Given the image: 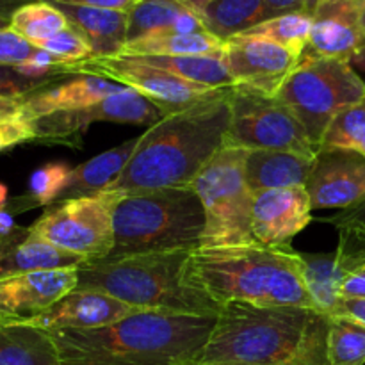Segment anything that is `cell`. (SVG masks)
Masks as SVG:
<instances>
[{"label":"cell","mask_w":365,"mask_h":365,"mask_svg":"<svg viewBox=\"0 0 365 365\" xmlns=\"http://www.w3.org/2000/svg\"><path fill=\"white\" fill-rule=\"evenodd\" d=\"M330 317L305 307L223 303L196 362L217 365H328Z\"/></svg>","instance_id":"1"},{"label":"cell","mask_w":365,"mask_h":365,"mask_svg":"<svg viewBox=\"0 0 365 365\" xmlns=\"http://www.w3.org/2000/svg\"><path fill=\"white\" fill-rule=\"evenodd\" d=\"M230 125V88L168 114L138 138V146L110 192L187 187L225 146Z\"/></svg>","instance_id":"2"},{"label":"cell","mask_w":365,"mask_h":365,"mask_svg":"<svg viewBox=\"0 0 365 365\" xmlns=\"http://www.w3.org/2000/svg\"><path fill=\"white\" fill-rule=\"evenodd\" d=\"M216 317L138 310L91 330L48 331L61 365H184L205 348Z\"/></svg>","instance_id":"3"},{"label":"cell","mask_w":365,"mask_h":365,"mask_svg":"<svg viewBox=\"0 0 365 365\" xmlns=\"http://www.w3.org/2000/svg\"><path fill=\"white\" fill-rule=\"evenodd\" d=\"M196 250L145 253L77 267V291H98L139 310L217 317L221 305L205 287Z\"/></svg>","instance_id":"4"},{"label":"cell","mask_w":365,"mask_h":365,"mask_svg":"<svg viewBox=\"0 0 365 365\" xmlns=\"http://www.w3.org/2000/svg\"><path fill=\"white\" fill-rule=\"evenodd\" d=\"M195 259L203 284L221 305L245 302L316 309L307 291L303 260L291 245L200 248Z\"/></svg>","instance_id":"5"},{"label":"cell","mask_w":365,"mask_h":365,"mask_svg":"<svg viewBox=\"0 0 365 365\" xmlns=\"http://www.w3.org/2000/svg\"><path fill=\"white\" fill-rule=\"evenodd\" d=\"M114 196V246L103 260L202 246L205 210L192 185Z\"/></svg>","instance_id":"6"},{"label":"cell","mask_w":365,"mask_h":365,"mask_svg":"<svg viewBox=\"0 0 365 365\" xmlns=\"http://www.w3.org/2000/svg\"><path fill=\"white\" fill-rule=\"evenodd\" d=\"M274 96L302 121L319 152L331 120L365 98V82L349 61L317 56L305 48Z\"/></svg>","instance_id":"7"},{"label":"cell","mask_w":365,"mask_h":365,"mask_svg":"<svg viewBox=\"0 0 365 365\" xmlns=\"http://www.w3.org/2000/svg\"><path fill=\"white\" fill-rule=\"evenodd\" d=\"M246 155L248 150L223 146L191 184L205 210L200 248L257 242L252 232L255 195L246 182Z\"/></svg>","instance_id":"8"},{"label":"cell","mask_w":365,"mask_h":365,"mask_svg":"<svg viewBox=\"0 0 365 365\" xmlns=\"http://www.w3.org/2000/svg\"><path fill=\"white\" fill-rule=\"evenodd\" d=\"M225 146L245 150H284L316 157L302 121L277 98L246 86L230 88V125Z\"/></svg>","instance_id":"9"},{"label":"cell","mask_w":365,"mask_h":365,"mask_svg":"<svg viewBox=\"0 0 365 365\" xmlns=\"http://www.w3.org/2000/svg\"><path fill=\"white\" fill-rule=\"evenodd\" d=\"M114 192L100 191L59 200L29 228L57 248L84 259V262H98L109 257L114 246Z\"/></svg>","instance_id":"10"},{"label":"cell","mask_w":365,"mask_h":365,"mask_svg":"<svg viewBox=\"0 0 365 365\" xmlns=\"http://www.w3.org/2000/svg\"><path fill=\"white\" fill-rule=\"evenodd\" d=\"M75 73L96 75V77L109 78L118 84L135 89L143 96L157 103L166 114L187 109L220 91V89L184 81L177 75H171L125 56L93 57V59L78 61V63H64L59 70V75Z\"/></svg>","instance_id":"11"},{"label":"cell","mask_w":365,"mask_h":365,"mask_svg":"<svg viewBox=\"0 0 365 365\" xmlns=\"http://www.w3.org/2000/svg\"><path fill=\"white\" fill-rule=\"evenodd\" d=\"M168 114L157 103L143 96L135 89L127 88L107 96L95 106L66 113L48 114L32 121L34 139L39 141L73 143L78 141L82 132L95 121H114V123L152 125L159 123Z\"/></svg>","instance_id":"12"},{"label":"cell","mask_w":365,"mask_h":365,"mask_svg":"<svg viewBox=\"0 0 365 365\" xmlns=\"http://www.w3.org/2000/svg\"><path fill=\"white\" fill-rule=\"evenodd\" d=\"M221 57L235 86H246L269 96L277 95L299 61V56L284 46L248 36L225 41Z\"/></svg>","instance_id":"13"},{"label":"cell","mask_w":365,"mask_h":365,"mask_svg":"<svg viewBox=\"0 0 365 365\" xmlns=\"http://www.w3.org/2000/svg\"><path fill=\"white\" fill-rule=\"evenodd\" d=\"M305 187L312 210L356 205L365 200V155L356 150L321 148Z\"/></svg>","instance_id":"14"},{"label":"cell","mask_w":365,"mask_h":365,"mask_svg":"<svg viewBox=\"0 0 365 365\" xmlns=\"http://www.w3.org/2000/svg\"><path fill=\"white\" fill-rule=\"evenodd\" d=\"M77 287V267L0 280V323H29Z\"/></svg>","instance_id":"15"},{"label":"cell","mask_w":365,"mask_h":365,"mask_svg":"<svg viewBox=\"0 0 365 365\" xmlns=\"http://www.w3.org/2000/svg\"><path fill=\"white\" fill-rule=\"evenodd\" d=\"M312 221L307 187L271 189L255 195L252 216L253 239L264 246H287Z\"/></svg>","instance_id":"16"},{"label":"cell","mask_w":365,"mask_h":365,"mask_svg":"<svg viewBox=\"0 0 365 365\" xmlns=\"http://www.w3.org/2000/svg\"><path fill=\"white\" fill-rule=\"evenodd\" d=\"M364 2L365 0H321L312 13L307 48L331 59H351L365 46Z\"/></svg>","instance_id":"17"},{"label":"cell","mask_w":365,"mask_h":365,"mask_svg":"<svg viewBox=\"0 0 365 365\" xmlns=\"http://www.w3.org/2000/svg\"><path fill=\"white\" fill-rule=\"evenodd\" d=\"M123 89H127V86L118 84L109 78L96 77V75H61L46 82L41 88L21 96L20 113L29 121H34L48 114L95 106L107 96L123 91Z\"/></svg>","instance_id":"18"},{"label":"cell","mask_w":365,"mask_h":365,"mask_svg":"<svg viewBox=\"0 0 365 365\" xmlns=\"http://www.w3.org/2000/svg\"><path fill=\"white\" fill-rule=\"evenodd\" d=\"M138 310L106 292L73 289L41 316L21 324H31L45 331L91 330L118 323Z\"/></svg>","instance_id":"19"},{"label":"cell","mask_w":365,"mask_h":365,"mask_svg":"<svg viewBox=\"0 0 365 365\" xmlns=\"http://www.w3.org/2000/svg\"><path fill=\"white\" fill-rule=\"evenodd\" d=\"M84 259L57 248L31 228H14L0 237V280L38 271L78 267Z\"/></svg>","instance_id":"20"},{"label":"cell","mask_w":365,"mask_h":365,"mask_svg":"<svg viewBox=\"0 0 365 365\" xmlns=\"http://www.w3.org/2000/svg\"><path fill=\"white\" fill-rule=\"evenodd\" d=\"M314 159L284 150H248L246 182L253 195L271 189L305 187Z\"/></svg>","instance_id":"21"},{"label":"cell","mask_w":365,"mask_h":365,"mask_svg":"<svg viewBox=\"0 0 365 365\" xmlns=\"http://www.w3.org/2000/svg\"><path fill=\"white\" fill-rule=\"evenodd\" d=\"M52 2L66 16L68 24L77 29L93 50V57H118L127 46L128 13L96 7L71 6ZM91 57V59H93Z\"/></svg>","instance_id":"22"},{"label":"cell","mask_w":365,"mask_h":365,"mask_svg":"<svg viewBox=\"0 0 365 365\" xmlns=\"http://www.w3.org/2000/svg\"><path fill=\"white\" fill-rule=\"evenodd\" d=\"M205 25L178 0H139L128 13L127 43L157 34H200Z\"/></svg>","instance_id":"23"},{"label":"cell","mask_w":365,"mask_h":365,"mask_svg":"<svg viewBox=\"0 0 365 365\" xmlns=\"http://www.w3.org/2000/svg\"><path fill=\"white\" fill-rule=\"evenodd\" d=\"M195 13L205 31L223 43L271 18L282 16L269 0H209Z\"/></svg>","instance_id":"24"},{"label":"cell","mask_w":365,"mask_h":365,"mask_svg":"<svg viewBox=\"0 0 365 365\" xmlns=\"http://www.w3.org/2000/svg\"><path fill=\"white\" fill-rule=\"evenodd\" d=\"M0 365H61L52 335L21 323H0Z\"/></svg>","instance_id":"25"},{"label":"cell","mask_w":365,"mask_h":365,"mask_svg":"<svg viewBox=\"0 0 365 365\" xmlns=\"http://www.w3.org/2000/svg\"><path fill=\"white\" fill-rule=\"evenodd\" d=\"M135 146H138V138L125 141L123 145L116 146L113 150H107V152L93 157L88 163L73 168L71 185L61 200L78 198V196H89L96 195L100 191H106L120 177L121 171L125 170L132 153H134Z\"/></svg>","instance_id":"26"},{"label":"cell","mask_w":365,"mask_h":365,"mask_svg":"<svg viewBox=\"0 0 365 365\" xmlns=\"http://www.w3.org/2000/svg\"><path fill=\"white\" fill-rule=\"evenodd\" d=\"M130 57V56H125ZM132 59L145 63L148 66L159 68L171 75L207 86L214 89H225L235 86L234 77L225 66L221 53L212 56H134Z\"/></svg>","instance_id":"27"},{"label":"cell","mask_w":365,"mask_h":365,"mask_svg":"<svg viewBox=\"0 0 365 365\" xmlns=\"http://www.w3.org/2000/svg\"><path fill=\"white\" fill-rule=\"evenodd\" d=\"M225 43L209 32L157 34L127 43L121 56H212L223 52Z\"/></svg>","instance_id":"28"},{"label":"cell","mask_w":365,"mask_h":365,"mask_svg":"<svg viewBox=\"0 0 365 365\" xmlns=\"http://www.w3.org/2000/svg\"><path fill=\"white\" fill-rule=\"evenodd\" d=\"M307 291L316 310L334 316L341 302V282L335 277V253H302Z\"/></svg>","instance_id":"29"},{"label":"cell","mask_w":365,"mask_h":365,"mask_svg":"<svg viewBox=\"0 0 365 365\" xmlns=\"http://www.w3.org/2000/svg\"><path fill=\"white\" fill-rule=\"evenodd\" d=\"M68 20L48 0H32L16 9L11 16V31L32 45L39 46L68 27Z\"/></svg>","instance_id":"30"},{"label":"cell","mask_w":365,"mask_h":365,"mask_svg":"<svg viewBox=\"0 0 365 365\" xmlns=\"http://www.w3.org/2000/svg\"><path fill=\"white\" fill-rule=\"evenodd\" d=\"M310 29H312V14L310 13H289L271 18L257 27L250 29L241 36L266 39V41L280 45L289 52L302 56L309 45Z\"/></svg>","instance_id":"31"},{"label":"cell","mask_w":365,"mask_h":365,"mask_svg":"<svg viewBox=\"0 0 365 365\" xmlns=\"http://www.w3.org/2000/svg\"><path fill=\"white\" fill-rule=\"evenodd\" d=\"M328 365L365 364V327L348 317H330L327 341Z\"/></svg>","instance_id":"32"},{"label":"cell","mask_w":365,"mask_h":365,"mask_svg":"<svg viewBox=\"0 0 365 365\" xmlns=\"http://www.w3.org/2000/svg\"><path fill=\"white\" fill-rule=\"evenodd\" d=\"M365 139V98L346 107L328 125L321 148L356 150Z\"/></svg>","instance_id":"33"},{"label":"cell","mask_w":365,"mask_h":365,"mask_svg":"<svg viewBox=\"0 0 365 365\" xmlns=\"http://www.w3.org/2000/svg\"><path fill=\"white\" fill-rule=\"evenodd\" d=\"M73 168L66 163H48L38 168L29 178V198L32 205H52L70 189Z\"/></svg>","instance_id":"34"},{"label":"cell","mask_w":365,"mask_h":365,"mask_svg":"<svg viewBox=\"0 0 365 365\" xmlns=\"http://www.w3.org/2000/svg\"><path fill=\"white\" fill-rule=\"evenodd\" d=\"M339 232V245L335 250V277L342 282L349 274L365 267V227L351 221L335 223Z\"/></svg>","instance_id":"35"},{"label":"cell","mask_w":365,"mask_h":365,"mask_svg":"<svg viewBox=\"0 0 365 365\" xmlns=\"http://www.w3.org/2000/svg\"><path fill=\"white\" fill-rule=\"evenodd\" d=\"M38 48L46 50V52L56 56L57 59H61L63 63H78V61H86L93 57V50L91 46H89V43L86 41L84 36H82L77 29L71 27V25H68L66 29L57 32L56 36H52L50 39L43 41Z\"/></svg>","instance_id":"36"},{"label":"cell","mask_w":365,"mask_h":365,"mask_svg":"<svg viewBox=\"0 0 365 365\" xmlns=\"http://www.w3.org/2000/svg\"><path fill=\"white\" fill-rule=\"evenodd\" d=\"M38 52V46L29 43L11 29H0V64L18 66L31 59Z\"/></svg>","instance_id":"37"},{"label":"cell","mask_w":365,"mask_h":365,"mask_svg":"<svg viewBox=\"0 0 365 365\" xmlns=\"http://www.w3.org/2000/svg\"><path fill=\"white\" fill-rule=\"evenodd\" d=\"M52 78H29L21 75L14 66L0 64V96H13V98L25 96L27 93L45 86Z\"/></svg>","instance_id":"38"},{"label":"cell","mask_w":365,"mask_h":365,"mask_svg":"<svg viewBox=\"0 0 365 365\" xmlns=\"http://www.w3.org/2000/svg\"><path fill=\"white\" fill-rule=\"evenodd\" d=\"M61 4H71V6L96 7V9H113L121 13H130L139 0H53Z\"/></svg>","instance_id":"39"},{"label":"cell","mask_w":365,"mask_h":365,"mask_svg":"<svg viewBox=\"0 0 365 365\" xmlns=\"http://www.w3.org/2000/svg\"><path fill=\"white\" fill-rule=\"evenodd\" d=\"M330 317H348L365 327V299H346L341 298L334 316Z\"/></svg>","instance_id":"40"},{"label":"cell","mask_w":365,"mask_h":365,"mask_svg":"<svg viewBox=\"0 0 365 365\" xmlns=\"http://www.w3.org/2000/svg\"><path fill=\"white\" fill-rule=\"evenodd\" d=\"M341 298L365 299V267L349 274L341 285Z\"/></svg>","instance_id":"41"},{"label":"cell","mask_w":365,"mask_h":365,"mask_svg":"<svg viewBox=\"0 0 365 365\" xmlns=\"http://www.w3.org/2000/svg\"><path fill=\"white\" fill-rule=\"evenodd\" d=\"M328 223L335 225V223H342V221H351V223H359L365 227V200H362L356 205L349 207V209H344L342 212H337L335 216L328 217Z\"/></svg>","instance_id":"42"},{"label":"cell","mask_w":365,"mask_h":365,"mask_svg":"<svg viewBox=\"0 0 365 365\" xmlns=\"http://www.w3.org/2000/svg\"><path fill=\"white\" fill-rule=\"evenodd\" d=\"M21 109V96L13 98V96H0V118L13 116L20 113Z\"/></svg>","instance_id":"43"},{"label":"cell","mask_w":365,"mask_h":365,"mask_svg":"<svg viewBox=\"0 0 365 365\" xmlns=\"http://www.w3.org/2000/svg\"><path fill=\"white\" fill-rule=\"evenodd\" d=\"M32 2V0H0V14L4 16H13L16 9H20L25 4Z\"/></svg>","instance_id":"44"},{"label":"cell","mask_w":365,"mask_h":365,"mask_svg":"<svg viewBox=\"0 0 365 365\" xmlns=\"http://www.w3.org/2000/svg\"><path fill=\"white\" fill-rule=\"evenodd\" d=\"M14 228H16V225H14L11 212H7L6 209L0 210V237H4V235H9Z\"/></svg>","instance_id":"45"},{"label":"cell","mask_w":365,"mask_h":365,"mask_svg":"<svg viewBox=\"0 0 365 365\" xmlns=\"http://www.w3.org/2000/svg\"><path fill=\"white\" fill-rule=\"evenodd\" d=\"M349 64H351L353 68H359V70L365 71V46H362V48L349 59Z\"/></svg>","instance_id":"46"},{"label":"cell","mask_w":365,"mask_h":365,"mask_svg":"<svg viewBox=\"0 0 365 365\" xmlns=\"http://www.w3.org/2000/svg\"><path fill=\"white\" fill-rule=\"evenodd\" d=\"M178 2L185 4V6H187L191 11H196V9H198V7H202L203 4L209 2V0H178Z\"/></svg>","instance_id":"47"},{"label":"cell","mask_w":365,"mask_h":365,"mask_svg":"<svg viewBox=\"0 0 365 365\" xmlns=\"http://www.w3.org/2000/svg\"><path fill=\"white\" fill-rule=\"evenodd\" d=\"M7 205V187L0 182V210L6 209Z\"/></svg>","instance_id":"48"},{"label":"cell","mask_w":365,"mask_h":365,"mask_svg":"<svg viewBox=\"0 0 365 365\" xmlns=\"http://www.w3.org/2000/svg\"><path fill=\"white\" fill-rule=\"evenodd\" d=\"M298 2H302L303 6L310 11V13H314V9H316V6L321 2V0H298Z\"/></svg>","instance_id":"49"},{"label":"cell","mask_w":365,"mask_h":365,"mask_svg":"<svg viewBox=\"0 0 365 365\" xmlns=\"http://www.w3.org/2000/svg\"><path fill=\"white\" fill-rule=\"evenodd\" d=\"M11 27V16H4L0 14V29H9Z\"/></svg>","instance_id":"50"},{"label":"cell","mask_w":365,"mask_h":365,"mask_svg":"<svg viewBox=\"0 0 365 365\" xmlns=\"http://www.w3.org/2000/svg\"><path fill=\"white\" fill-rule=\"evenodd\" d=\"M356 152H360V153H362V155H365V139H364L362 143H360L359 148H356Z\"/></svg>","instance_id":"51"},{"label":"cell","mask_w":365,"mask_h":365,"mask_svg":"<svg viewBox=\"0 0 365 365\" xmlns=\"http://www.w3.org/2000/svg\"><path fill=\"white\" fill-rule=\"evenodd\" d=\"M362 29H364V36H365V2H364V9H362Z\"/></svg>","instance_id":"52"},{"label":"cell","mask_w":365,"mask_h":365,"mask_svg":"<svg viewBox=\"0 0 365 365\" xmlns=\"http://www.w3.org/2000/svg\"><path fill=\"white\" fill-rule=\"evenodd\" d=\"M184 365H217V364H202V362H189V364H184Z\"/></svg>","instance_id":"53"}]
</instances>
